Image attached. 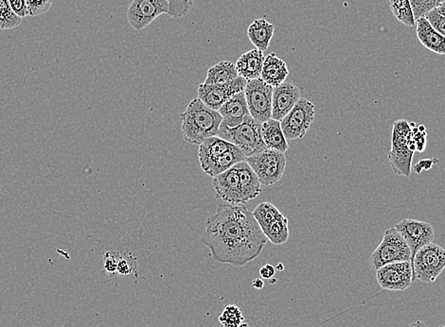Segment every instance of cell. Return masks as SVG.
<instances>
[{
  "mask_svg": "<svg viewBox=\"0 0 445 327\" xmlns=\"http://www.w3.org/2000/svg\"><path fill=\"white\" fill-rule=\"evenodd\" d=\"M202 241L215 261L244 267L259 257L268 238L246 206L221 204L207 220Z\"/></svg>",
  "mask_w": 445,
  "mask_h": 327,
  "instance_id": "6da1fadb",
  "label": "cell"
},
{
  "mask_svg": "<svg viewBox=\"0 0 445 327\" xmlns=\"http://www.w3.org/2000/svg\"><path fill=\"white\" fill-rule=\"evenodd\" d=\"M180 118L184 140L198 146L207 138L217 137L223 121L219 112L207 107L199 98L191 100Z\"/></svg>",
  "mask_w": 445,
  "mask_h": 327,
  "instance_id": "7a4b0ae2",
  "label": "cell"
},
{
  "mask_svg": "<svg viewBox=\"0 0 445 327\" xmlns=\"http://www.w3.org/2000/svg\"><path fill=\"white\" fill-rule=\"evenodd\" d=\"M415 151L416 144L411 124L404 119L394 122L391 134V149L388 151V160L394 174L400 176H410L413 154Z\"/></svg>",
  "mask_w": 445,
  "mask_h": 327,
  "instance_id": "3957f363",
  "label": "cell"
},
{
  "mask_svg": "<svg viewBox=\"0 0 445 327\" xmlns=\"http://www.w3.org/2000/svg\"><path fill=\"white\" fill-rule=\"evenodd\" d=\"M217 137L239 148L247 158L268 150L262 137V123L247 116L238 126L231 128L220 125Z\"/></svg>",
  "mask_w": 445,
  "mask_h": 327,
  "instance_id": "277c9868",
  "label": "cell"
},
{
  "mask_svg": "<svg viewBox=\"0 0 445 327\" xmlns=\"http://www.w3.org/2000/svg\"><path fill=\"white\" fill-rule=\"evenodd\" d=\"M411 261V251L401 234L395 229L386 230L379 246L373 251L370 263L373 270L391 263Z\"/></svg>",
  "mask_w": 445,
  "mask_h": 327,
  "instance_id": "5b68a950",
  "label": "cell"
},
{
  "mask_svg": "<svg viewBox=\"0 0 445 327\" xmlns=\"http://www.w3.org/2000/svg\"><path fill=\"white\" fill-rule=\"evenodd\" d=\"M413 280L433 283L445 268V250L429 243L418 250L411 259Z\"/></svg>",
  "mask_w": 445,
  "mask_h": 327,
  "instance_id": "8992f818",
  "label": "cell"
},
{
  "mask_svg": "<svg viewBox=\"0 0 445 327\" xmlns=\"http://www.w3.org/2000/svg\"><path fill=\"white\" fill-rule=\"evenodd\" d=\"M250 167L259 178L261 185H273L282 179L286 167L285 154L268 150L247 158Z\"/></svg>",
  "mask_w": 445,
  "mask_h": 327,
  "instance_id": "52a82bcc",
  "label": "cell"
},
{
  "mask_svg": "<svg viewBox=\"0 0 445 327\" xmlns=\"http://www.w3.org/2000/svg\"><path fill=\"white\" fill-rule=\"evenodd\" d=\"M273 89L262 78L247 81L245 96L250 116L255 121L263 123L272 119V97Z\"/></svg>",
  "mask_w": 445,
  "mask_h": 327,
  "instance_id": "ba28073f",
  "label": "cell"
},
{
  "mask_svg": "<svg viewBox=\"0 0 445 327\" xmlns=\"http://www.w3.org/2000/svg\"><path fill=\"white\" fill-rule=\"evenodd\" d=\"M316 118L314 103L300 98L289 115L281 121V126L287 140L301 139L310 129Z\"/></svg>",
  "mask_w": 445,
  "mask_h": 327,
  "instance_id": "9c48e42d",
  "label": "cell"
},
{
  "mask_svg": "<svg viewBox=\"0 0 445 327\" xmlns=\"http://www.w3.org/2000/svg\"><path fill=\"white\" fill-rule=\"evenodd\" d=\"M168 0H133L127 10V20L136 31L145 30L159 15H169Z\"/></svg>",
  "mask_w": 445,
  "mask_h": 327,
  "instance_id": "30bf717a",
  "label": "cell"
},
{
  "mask_svg": "<svg viewBox=\"0 0 445 327\" xmlns=\"http://www.w3.org/2000/svg\"><path fill=\"white\" fill-rule=\"evenodd\" d=\"M247 82L246 79L239 76L226 84H199L198 98L207 107L218 111L233 96L244 91Z\"/></svg>",
  "mask_w": 445,
  "mask_h": 327,
  "instance_id": "8fae6325",
  "label": "cell"
},
{
  "mask_svg": "<svg viewBox=\"0 0 445 327\" xmlns=\"http://www.w3.org/2000/svg\"><path fill=\"white\" fill-rule=\"evenodd\" d=\"M377 279L381 288L393 291H404L411 286V261L391 263L378 268Z\"/></svg>",
  "mask_w": 445,
  "mask_h": 327,
  "instance_id": "7c38bea8",
  "label": "cell"
},
{
  "mask_svg": "<svg viewBox=\"0 0 445 327\" xmlns=\"http://www.w3.org/2000/svg\"><path fill=\"white\" fill-rule=\"evenodd\" d=\"M395 229L401 234L411 251V259L418 250L432 243L435 239V230L430 223L421 220L406 219L395 225Z\"/></svg>",
  "mask_w": 445,
  "mask_h": 327,
  "instance_id": "4fadbf2b",
  "label": "cell"
},
{
  "mask_svg": "<svg viewBox=\"0 0 445 327\" xmlns=\"http://www.w3.org/2000/svg\"><path fill=\"white\" fill-rule=\"evenodd\" d=\"M212 185L217 196L226 204L239 206L245 204L241 183L235 166L217 176L213 177Z\"/></svg>",
  "mask_w": 445,
  "mask_h": 327,
  "instance_id": "5bb4252c",
  "label": "cell"
},
{
  "mask_svg": "<svg viewBox=\"0 0 445 327\" xmlns=\"http://www.w3.org/2000/svg\"><path fill=\"white\" fill-rule=\"evenodd\" d=\"M300 91L297 85L284 82L274 87L272 97V119L281 121L294 108L300 98Z\"/></svg>",
  "mask_w": 445,
  "mask_h": 327,
  "instance_id": "9a60e30c",
  "label": "cell"
},
{
  "mask_svg": "<svg viewBox=\"0 0 445 327\" xmlns=\"http://www.w3.org/2000/svg\"><path fill=\"white\" fill-rule=\"evenodd\" d=\"M222 116V125L233 128L238 126L250 116L245 92H240L233 96L218 110Z\"/></svg>",
  "mask_w": 445,
  "mask_h": 327,
  "instance_id": "2e32d148",
  "label": "cell"
},
{
  "mask_svg": "<svg viewBox=\"0 0 445 327\" xmlns=\"http://www.w3.org/2000/svg\"><path fill=\"white\" fill-rule=\"evenodd\" d=\"M242 161H247L246 155L239 148L233 146L231 150L223 153L222 155L200 165L205 174L213 178L231 169L236 164Z\"/></svg>",
  "mask_w": 445,
  "mask_h": 327,
  "instance_id": "e0dca14e",
  "label": "cell"
},
{
  "mask_svg": "<svg viewBox=\"0 0 445 327\" xmlns=\"http://www.w3.org/2000/svg\"><path fill=\"white\" fill-rule=\"evenodd\" d=\"M265 59L263 52L257 49L244 53L235 63L239 76L247 81L261 78Z\"/></svg>",
  "mask_w": 445,
  "mask_h": 327,
  "instance_id": "ac0fdd59",
  "label": "cell"
},
{
  "mask_svg": "<svg viewBox=\"0 0 445 327\" xmlns=\"http://www.w3.org/2000/svg\"><path fill=\"white\" fill-rule=\"evenodd\" d=\"M289 74V70L286 63L279 58L275 53H270L266 56L265 62H263L262 73H261V78L266 84L271 85L272 87L279 86V85L284 84Z\"/></svg>",
  "mask_w": 445,
  "mask_h": 327,
  "instance_id": "d6986e66",
  "label": "cell"
},
{
  "mask_svg": "<svg viewBox=\"0 0 445 327\" xmlns=\"http://www.w3.org/2000/svg\"><path fill=\"white\" fill-rule=\"evenodd\" d=\"M417 37L421 44L437 54H445V37L437 33L425 17L416 20Z\"/></svg>",
  "mask_w": 445,
  "mask_h": 327,
  "instance_id": "ffe728a7",
  "label": "cell"
},
{
  "mask_svg": "<svg viewBox=\"0 0 445 327\" xmlns=\"http://www.w3.org/2000/svg\"><path fill=\"white\" fill-rule=\"evenodd\" d=\"M235 167L238 170L242 198L246 204L257 198L262 192L260 180L247 161L240 162L235 165Z\"/></svg>",
  "mask_w": 445,
  "mask_h": 327,
  "instance_id": "44dd1931",
  "label": "cell"
},
{
  "mask_svg": "<svg viewBox=\"0 0 445 327\" xmlns=\"http://www.w3.org/2000/svg\"><path fill=\"white\" fill-rule=\"evenodd\" d=\"M275 33V26L265 20H255L247 29V36L253 46L261 52H265Z\"/></svg>",
  "mask_w": 445,
  "mask_h": 327,
  "instance_id": "7402d4cb",
  "label": "cell"
},
{
  "mask_svg": "<svg viewBox=\"0 0 445 327\" xmlns=\"http://www.w3.org/2000/svg\"><path fill=\"white\" fill-rule=\"evenodd\" d=\"M262 137L263 142L269 150L285 153L289 146L282 132L281 121L271 119L262 123Z\"/></svg>",
  "mask_w": 445,
  "mask_h": 327,
  "instance_id": "603a6c76",
  "label": "cell"
},
{
  "mask_svg": "<svg viewBox=\"0 0 445 327\" xmlns=\"http://www.w3.org/2000/svg\"><path fill=\"white\" fill-rule=\"evenodd\" d=\"M234 145L231 144L223 138L219 137H212L207 138L202 144L199 145L198 158L199 163L203 164L205 162L212 160V159L222 155L231 150Z\"/></svg>",
  "mask_w": 445,
  "mask_h": 327,
  "instance_id": "cb8c5ba5",
  "label": "cell"
},
{
  "mask_svg": "<svg viewBox=\"0 0 445 327\" xmlns=\"http://www.w3.org/2000/svg\"><path fill=\"white\" fill-rule=\"evenodd\" d=\"M239 74L236 66L228 61H222L207 69V78L204 84H226L238 78Z\"/></svg>",
  "mask_w": 445,
  "mask_h": 327,
  "instance_id": "d4e9b609",
  "label": "cell"
},
{
  "mask_svg": "<svg viewBox=\"0 0 445 327\" xmlns=\"http://www.w3.org/2000/svg\"><path fill=\"white\" fill-rule=\"evenodd\" d=\"M252 214L263 232H265L272 223L284 216V214H282L275 206L268 201L261 203L256 207Z\"/></svg>",
  "mask_w": 445,
  "mask_h": 327,
  "instance_id": "484cf974",
  "label": "cell"
},
{
  "mask_svg": "<svg viewBox=\"0 0 445 327\" xmlns=\"http://www.w3.org/2000/svg\"><path fill=\"white\" fill-rule=\"evenodd\" d=\"M263 234L274 245H282L287 243L289 239V219L284 216L279 218Z\"/></svg>",
  "mask_w": 445,
  "mask_h": 327,
  "instance_id": "4316f807",
  "label": "cell"
},
{
  "mask_svg": "<svg viewBox=\"0 0 445 327\" xmlns=\"http://www.w3.org/2000/svg\"><path fill=\"white\" fill-rule=\"evenodd\" d=\"M390 9L399 22L407 26H414L416 20L409 0H388Z\"/></svg>",
  "mask_w": 445,
  "mask_h": 327,
  "instance_id": "83f0119b",
  "label": "cell"
},
{
  "mask_svg": "<svg viewBox=\"0 0 445 327\" xmlns=\"http://www.w3.org/2000/svg\"><path fill=\"white\" fill-rule=\"evenodd\" d=\"M22 20L13 12L8 0H0V30H13L21 25Z\"/></svg>",
  "mask_w": 445,
  "mask_h": 327,
  "instance_id": "f1b7e54d",
  "label": "cell"
},
{
  "mask_svg": "<svg viewBox=\"0 0 445 327\" xmlns=\"http://www.w3.org/2000/svg\"><path fill=\"white\" fill-rule=\"evenodd\" d=\"M244 321L245 317L242 316V311L235 305L226 307L219 317L222 327H241Z\"/></svg>",
  "mask_w": 445,
  "mask_h": 327,
  "instance_id": "f546056e",
  "label": "cell"
},
{
  "mask_svg": "<svg viewBox=\"0 0 445 327\" xmlns=\"http://www.w3.org/2000/svg\"><path fill=\"white\" fill-rule=\"evenodd\" d=\"M138 259L131 252H122L117 273L122 276H130L137 272Z\"/></svg>",
  "mask_w": 445,
  "mask_h": 327,
  "instance_id": "4dcf8cb0",
  "label": "cell"
},
{
  "mask_svg": "<svg viewBox=\"0 0 445 327\" xmlns=\"http://www.w3.org/2000/svg\"><path fill=\"white\" fill-rule=\"evenodd\" d=\"M442 0H409L415 20L425 17L431 10L436 9Z\"/></svg>",
  "mask_w": 445,
  "mask_h": 327,
  "instance_id": "1f68e13d",
  "label": "cell"
},
{
  "mask_svg": "<svg viewBox=\"0 0 445 327\" xmlns=\"http://www.w3.org/2000/svg\"><path fill=\"white\" fill-rule=\"evenodd\" d=\"M169 2V15L174 18H181L194 6V0H168Z\"/></svg>",
  "mask_w": 445,
  "mask_h": 327,
  "instance_id": "d6a6232c",
  "label": "cell"
},
{
  "mask_svg": "<svg viewBox=\"0 0 445 327\" xmlns=\"http://www.w3.org/2000/svg\"><path fill=\"white\" fill-rule=\"evenodd\" d=\"M119 257H121V252L109 251L105 252L103 259V273L109 276L116 275Z\"/></svg>",
  "mask_w": 445,
  "mask_h": 327,
  "instance_id": "836d02e7",
  "label": "cell"
},
{
  "mask_svg": "<svg viewBox=\"0 0 445 327\" xmlns=\"http://www.w3.org/2000/svg\"><path fill=\"white\" fill-rule=\"evenodd\" d=\"M53 0H27L30 17H39L50 9Z\"/></svg>",
  "mask_w": 445,
  "mask_h": 327,
  "instance_id": "e575fe53",
  "label": "cell"
},
{
  "mask_svg": "<svg viewBox=\"0 0 445 327\" xmlns=\"http://www.w3.org/2000/svg\"><path fill=\"white\" fill-rule=\"evenodd\" d=\"M425 18L428 21L429 24L432 26V28L437 33L445 37V17H442L437 9L429 12Z\"/></svg>",
  "mask_w": 445,
  "mask_h": 327,
  "instance_id": "d590c367",
  "label": "cell"
},
{
  "mask_svg": "<svg viewBox=\"0 0 445 327\" xmlns=\"http://www.w3.org/2000/svg\"><path fill=\"white\" fill-rule=\"evenodd\" d=\"M412 127L413 138L416 144V151L419 153L425 151L426 147V130L423 125L417 126L415 123H410Z\"/></svg>",
  "mask_w": 445,
  "mask_h": 327,
  "instance_id": "8d00e7d4",
  "label": "cell"
},
{
  "mask_svg": "<svg viewBox=\"0 0 445 327\" xmlns=\"http://www.w3.org/2000/svg\"><path fill=\"white\" fill-rule=\"evenodd\" d=\"M8 1H9L13 12L15 13L18 17H20L21 20L27 17H30L27 0H8Z\"/></svg>",
  "mask_w": 445,
  "mask_h": 327,
  "instance_id": "74e56055",
  "label": "cell"
},
{
  "mask_svg": "<svg viewBox=\"0 0 445 327\" xmlns=\"http://www.w3.org/2000/svg\"><path fill=\"white\" fill-rule=\"evenodd\" d=\"M276 273V268L273 266L268 264L261 268L260 275L263 279H271L274 277Z\"/></svg>",
  "mask_w": 445,
  "mask_h": 327,
  "instance_id": "f35d334b",
  "label": "cell"
},
{
  "mask_svg": "<svg viewBox=\"0 0 445 327\" xmlns=\"http://www.w3.org/2000/svg\"><path fill=\"white\" fill-rule=\"evenodd\" d=\"M436 161V159H426V160L420 161L419 163L416 165L414 169L417 174H420L422 170H426L430 169L432 167V165H428L431 163V162Z\"/></svg>",
  "mask_w": 445,
  "mask_h": 327,
  "instance_id": "ab89813d",
  "label": "cell"
},
{
  "mask_svg": "<svg viewBox=\"0 0 445 327\" xmlns=\"http://www.w3.org/2000/svg\"><path fill=\"white\" fill-rule=\"evenodd\" d=\"M252 286L253 288H255L256 289H262L263 286H265V283H263L262 279L256 278L252 281Z\"/></svg>",
  "mask_w": 445,
  "mask_h": 327,
  "instance_id": "60d3db41",
  "label": "cell"
},
{
  "mask_svg": "<svg viewBox=\"0 0 445 327\" xmlns=\"http://www.w3.org/2000/svg\"><path fill=\"white\" fill-rule=\"evenodd\" d=\"M436 9L439 13H441L442 17H445V0H442V3L439 4V6L436 8Z\"/></svg>",
  "mask_w": 445,
  "mask_h": 327,
  "instance_id": "b9f144b4",
  "label": "cell"
},
{
  "mask_svg": "<svg viewBox=\"0 0 445 327\" xmlns=\"http://www.w3.org/2000/svg\"><path fill=\"white\" fill-rule=\"evenodd\" d=\"M407 327H428L425 323L422 321H417L415 323L410 324V326Z\"/></svg>",
  "mask_w": 445,
  "mask_h": 327,
  "instance_id": "7bdbcfd3",
  "label": "cell"
},
{
  "mask_svg": "<svg viewBox=\"0 0 445 327\" xmlns=\"http://www.w3.org/2000/svg\"><path fill=\"white\" fill-rule=\"evenodd\" d=\"M276 270L279 271V272H282V271L284 270V266L282 264V263H279L278 266L276 267Z\"/></svg>",
  "mask_w": 445,
  "mask_h": 327,
  "instance_id": "ee69618b",
  "label": "cell"
},
{
  "mask_svg": "<svg viewBox=\"0 0 445 327\" xmlns=\"http://www.w3.org/2000/svg\"><path fill=\"white\" fill-rule=\"evenodd\" d=\"M439 327H445V326H439Z\"/></svg>",
  "mask_w": 445,
  "mask_h": 327,
  "instance_id": "f6af8a7d",
  "label": "cell"
}]
</instances>
